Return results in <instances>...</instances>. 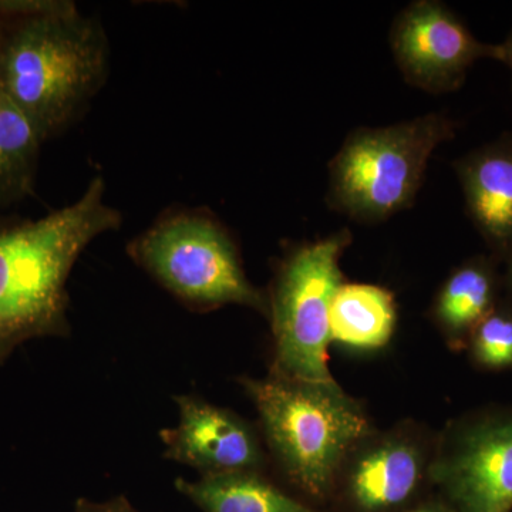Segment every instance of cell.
<instances>
[{
  "label": "cell",
  "mask_w": 512,
  "mask_h": 512,
  "mask_svg": "<svg viewBox=\"0 0 512 512\" xmlns=\"http://www.w3.org/2000/svg\"><path fill=\"white\" fill-rule=\"evenodd\" d=\"M103 26L67 0H0V90L43 141L83 116L109 76Z\"/></svg>",
  "instance_id": "obj_1"
},
{
  "label": "cell",
  "mask_w": 512,
  "mask_h": 512,
  "mask_svg": "<svg viewBox=\"0 0 512 512\" xmlns=\"http://www.w3.org/2000/svg\"><path fill=\"white\" fill-rule=\"evenodd\" d=\"M121 224L103 177L46 217L0 222V366L29 340L69 335L73 266L94 239Z\"/></svg>",
  "instance_id": "obj_2"
},
{
  "label": "cell",
  "mask_w": 512,
  "mask_h": 512,
  "mask_svg": "<svg viewBox=\"0 0 512 512\" xmlns=\"http://www.w3.org/2000/svg\"><path fill=\"white\" fill-rule=\"evenodd\" d=\"M266 446L289 483L318 503L332 500L350 451L375 431L365 407L335 383L244 377Z\"/></svg>",
  "instance_id": "obj_3"
},
{
  "label": "cell",
  "mask_w": 512,
  "mask_h": 512,
  "mask_svg": "<svg viewBox=\"0 0 512 512\" xmlns=\"http://www.w3.org/2000/svg\"><path fill=\"white\" fill-rule=\"evenodd\" d=\"M456 133L444 113L356 128L329 163V207L359 224L390 220L412 207L431 156Z\"/></svg>",
  "instance_id": "obj_4"
},
{
  "label": "cell",
  "mask_w": 512,
  "mask_h": 512,
  "mask_svg": "<svg viewBox=\"0 0 512 512\" xmlns=\"http://www.w3.org/2000/svg\"><path fill=\"white\" fill-rule=\"evenodd\" d=\"M127 254L191 309L238 305L268 318V295L249 281L234 238L211 212H165L128 244Z\"/></svg>",
  "instance_id": "obj_5"
},
{
  "label": "cell",
  "mask_w": 512,
  "mask_h": 512,
  "mask_svg": "<svg viewBox=\"0 0 512 512\" xmlns=\"http://www.w3.org/2000/svg\"><path fill=\"white\" fill-rule=\"evenodd\" d=\"M352 244L348 228L293 247L282 259L268 295L274 335V375L335 383L330 373V306L345 282L340 259Z\"/></svg>",
  "instance_id": "obj_6"
},
{
  "label": "cell",
  "mask_w": 512,
  "mask_h": 512,
  "mask_svg": "<svg viewBox=\"0 0 512 512\" xmlns=\"http://www.w3.org/2000/svg\"><path fill=\"white\" fill-rule=\"evenodd\" d=\"M430 485L456 512H512V406L451 420L436 436Z\"/></svg>",
  "instance_id": "obj_7"
},
{
  "label": "cell",
  "mask_w": 512,
  "mask_h": 512,
  "mask_svg": "<svg viewBox=\"0 0 512 512\" xmlns=\"http://www.w3.org/2000/svg\"><path fill=\"white\" fill-rule=\"evenodd\" d=\"M436 436L412 420L373 431L338 474L332 500L348 512H404L431 487Z\"/></svg>",
  "instance_id": "obj_8"
},
{
  "label": "cell",
  "mask_w": 512,
  "mask_h": 512,
  "mask_svg": "<svg viewBox=\"0 0 512 512\" xmlns=\"http://www.w3.org/2000/svg\"><path fill=\"white\" fill-rule=\"evenodd\" d=\"M390 49L403 79L430 94L456 92L480 59H500V46L480 42L446 3L416 0L396 16Z\"/></svg>",
  "instance_id": "obj_9"
},
{
  "label": "cell",
  "mask_w": 512,
  "mask_h": 512,
  "mask_svg": "<svg viewBox=\"0 0 512 512\" xmlns=\"http://www.w3.org/2000/svg\"><path fill=\"white\" fill-rule=\"evenodd\" d=\"M174 400L177 426L160 433L165 458L195 468L200 477L264 471V447L248 421L197 396Z\"/></svg>",
  "instance_id": "obj_10"
},
{
  "label": "cell",
  "mask_w": 512,
  "mask_h": 512,
  "mask_svg": "<svg viewBox=\"0 0 512 512\" xmlns=\"http://www.w3.org/2000/svg\"><path fill=\"white\" fill-rule=\"evenodd\" d=\"M467 214L493 251L505 261L512 251V134H504L454 163Z\"/></svg>",
  "instance_id": "obj_11"
},
{
  "label": "cell",
  "mask_w": 512,
  "mask_h": 512,
  "mask_svg": "<svg viewBox=\"0 0 512 512\" xmlns=\"http://www.w3.org/2000/svg\"><path fill=\"white\" fill-rule=\"evenodd\" d=\"M498 264L493 255L468 258L448 274L434 296L430 318L454 352L466 350L471 332L503 298Z\"/></svg>",
  "instance_id": "obj_12"
},
{
  "label": "cell",
  "mask_w": 512,
  "mask_h": 512,
  "mask_svg": "<svg viewBox=\"0 0 512 512\" xmlns=\"http://www.w3.org/2000/svg\"><path fill=\"white\" fill-rule=\"evenodd\" d=\"M399 320L393 292L343 282L330 306V338L346 349L376 352L392 342Z\"/></svg>",
  "instance_id": "obj_13"
},
{
  "label": "cell",
  "mask_w": 512,
  "mask_h": 512,
  "mask_svg": "<svg viewBox=\"0 0 512 512\" xmlns=\"http://www.w3.org/2000/svg\"><path fill=\"white\" fill-rule=\"evenodd\" d=\"M175 488L202 512H322L286 494L262 473L177 478Z\"/></svg>",
  "instance_id": "obj_14"
},
{
  "label": "cell",
  "mask_w": 512,
  "mask_h": 512,
  "mask_svg": "<svg viewBox=\"0 0 512 512\" xmlns=\"http://www.w3.org/2000/svg\"><path fill=\"white\" fill-rule=\"evenodd\" d=\"M43 143L28 117L0 90V210L32 194Z\"/></svg>",
  "instance_id": "obj_15"
},
{
  "label": "cell",
  "mask_w": 512,
  "mask_h": 512,
  "mask_svg": "<svg viewBox=\"0 0 512 512\" xmlns=\"http://www.w3.org/2000/svg\"><path fill=\"white\" fill-rule=\"evenodd\" d=\"M466 352L471 363L484 372L512 370V301L503 296L493 311L474 328Z\"/></svg>",
  "instance_id": "obj_16"
},
{
  "label": "cell",
  "mask_w": 512,
  "mask_h": 512,
  "mask_svg": "<svg viewBox=\"0 0 512 512\" xmlns=\"http://www.w3.org/2000/svg\"><path fill=\"white\" fill-rule=\"evenodd\" d=\"M74 512H138L126 498L117 497L113 500L104 501V503H93V501L82 500L77 501L76 510Z\"/></svg>",
  "instance_id": "obj_17"
},
{
  "label": "cell",
  "mask_w": 512,
  "mask_h": 512,
  "mask_svg": "<svg viewBox=\"0 0 512 512\" xmlns=\"http://www.w3.org/2000/svg\"><path fill=\"white\" fill-rule=\"evenodd\" d=\"M404 512H456L453 508L441 500L439 495H433L430 498H421L419 503L412 505L409 510Z\"/></svg>",
  "instance_id": "obj_18"
},
{
  "label": "cell",
  "mask_w": 512,
  "mask_h": 512,
  "mask_svg": "<svg viewBox=\"0 0 512 512\" xmlns=\"http://www.w3.org/2000/svg\"><path fill=\"white\" fill-rule=\"evenodd\" d=\"M498 46H500V59H498V62L507 64L512 74V29L507 39Z\"/></svg>",
  "instance_id": "obj_19"
},
{
  "label": "cell",
  "mask_w": 512,
  "mask_h": 512,
  "mask_svg": "<svg viewBox=\"0 0 512 512\" xmlns=\"http://www.w3.org/2000/svg\"><path fill=\"white\" fill-rule=\"evenodd\" d=\"M504 262L505 265H507V269H505V274L503 275L504 292L505 296L512 301V251Z\"/></svg>",
  "instance_id": "obj_20"
}]
</instances>
